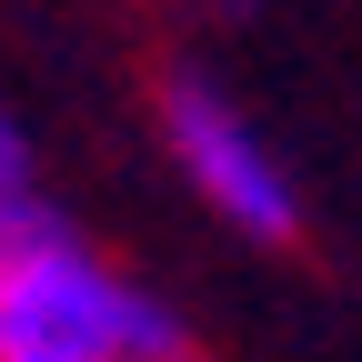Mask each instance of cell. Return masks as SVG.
Returning a JSON list of instances; mask_svg holds the SVG:
<instances>
[{
  "label": "cell",
  "mask_w": 362,
  "mask_h": 362,
  "mask_svg": "<svg viewBox=\"0 0 362 362\" xmlns=\"http://www.w3.org/2000/svg\"><path fill=\"white\" fill-rule=\"evenodd\" d=\"M30 192V141H21V121L0 111V202H21Z\"/></svg>",
  "instance_id": "3957f363"
},
{
  "label": "cell",
  "mask_w": 362,
  "mask_h": 362,
  "mask_svg": "<svg viewBox=\"0 0 362 362\" xmlns=\"http://www.w3.org/2000/svg\"><path fill=\"white\" fill-rule=\"evenodd\" d=\"M181 322L90 262L61 221L0 262V362H171Z\"/></svg>",
  "instance_id": "6da1fadb"
},
{
  "label": "cell",
  "mask_w": 362,
  "mask_h": 362,
  "mask_svg": "<svg viewBox=\"0 0 362 362\" xmlns=\"http://www.w3.org/2000/svg\"><path fill=\"white\" fill-rule=\"evenodd\" d=\"M161 131H171V151H181V181H202V202L221 221H242V232H262V242H292V221H302L292 171L272 161V141L221 101L211 81H171Z\"/></svg>",
  "instance_id": "7a4b0ae2"
}]
</instances>
